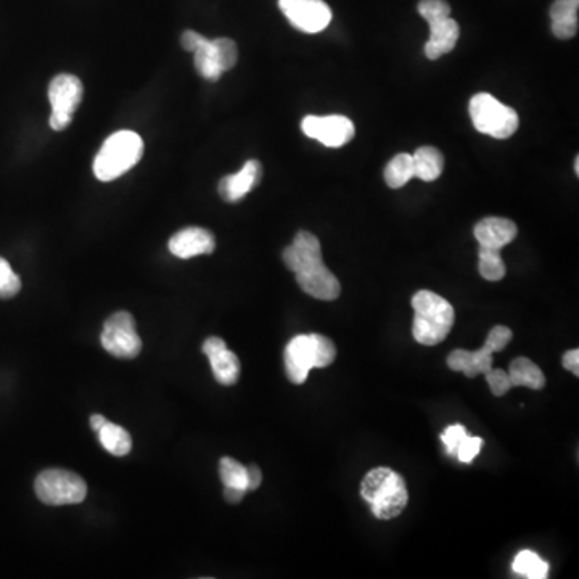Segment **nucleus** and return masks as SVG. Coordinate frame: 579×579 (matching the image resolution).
Returning <instances> with one entry per match:
<instances>
[{"instance_id": "nucleus-21", "label": "nucleus", "mask_w": 579, "mask_h": 579, "mask_svg": "<svg viewBox=\"0 0 579 579\" xmlns=\"http://www.w3.org/2000/svg\"><path fill=\"white\" fill-rule=\"evenodd\" d=\"M208 359H210L211 369H213L216 382L226 386L235 385V383L239 382L240 361L237 358V354L224 348V350L208 356Z\"/></svg>"}, {"instance_id": "nucleus-12", "label": "nucleus", "mask_w": 579, "mask_h": 579, "mask_svg": "<svg viewBox=\"0 0 579 579\" xmlns=\"http://www.w3.org/2000/svg\"><path fill=\"white\" fill-rule=\"evenodd\" d=\"M168 247L177 258L190 259L200 255H211L216 248V239L208 229L187 227L169 239Z\"/></svg>"}, {"instance_id": "nucleus-34", "label": "nucleus", "mask_w": 579, "mask_h": 579, "mask_svg": "<svg viewBox=\"0 0 579 579\" xmlns=\"http://www.w3.org/2000/svg\"><path fill=\"white\" fill-rule=\"evenodd\" d=\"M483 444L485 443L478 436H465L464 441L457 448L456 459H459L462 464H472L475 457L480 454Z\"/></svg>"}, {"instance_id": "nucleus-17", "label": "nucleus", "mask_w": 579, "mask_h": 579, "mask_svg": "<svg viewBox=\"0 0 579 579\" xmlns=\"http://www.w3.org/2000/svg\"><path fill=\"white\" fill-rule=\"evenodd\" d=\"M493 354L488 348L478 351L456 350L448 356V367L454 372H464L469 378L485 375L493 367Z\"/></svg>"}, {"instance_id": "nucleus-22", "label": "nucleus", "mask_w": 579, "mask_h": 579, "mask_svg": "<svg viewBox=\"0 0 579 579\" xmlns=\"http://www.w3.org/2000/svg\"><path fill=\"white\" fill-rule=\"evenodd\" d=\"M97 433H99V440L103 449L110 452L111 456L123 457L128 456L129 452H131V436L120 425L107 422Z\"/></svg>"}, {"instance_id": "nucleus-32", "label": "nucleus", "mask_w": 579, "mask_h": 579, "mask_svg": "<svg viewBox=\"0 0 579 579\" xmlns=\"http://www.w3.org/2000/svg\"><path fill=\"white\" fill-rule=\"evenodd\" d=\"M485 375L486 382H488L491 393H493L494 396H504L514 388L506 370L493 369V367H491Z\"/></svg>"}, {"instance_id": "nucleus-13", "label": "nucleus", "mask_w": 579, "mask_h": 579, "mask_svg": "<svg viewBox=\"0 0 579 579\" xmlns=\"http://www.w3.org/2000/svg\"><path fill=\"white\" fill-rule=\"evenodd\" d=\"M263 177V166L258 160H248L237 174L222 177L219 182V195L227 203H237L247 197Z\"/></svg>"}, {"instance_id": "nucleus-25", "label": "nucleus", "mask_w": 579, "mask_h": 579, "mask_svg": "<svg viewBox=\"0 0 579 579\" xmlns=\"http://www.w3.org/2000/svg\"><path fill=\"white\" fill-rule=\"evenodd\" d=\"M193 62H195L198 74L206 81H218L221 78V66H219L218 58L214 54L213 42L210 39H206L205 44L193 52Z\"/></svg>"}, {"instance_id": "nucleus-38", "label": "nucleus", "mask_w": 579, "mask_h": 579, "mask_svg": "<svg viewBox=\"0 0 579 579\" xmlns=\"http://www.w3.org/2000/svg\"><path fill=\"white\" fill-rule=\"evenodd\" d=\"M563 367L571 372V374H575L576 377L579 375V351L578 350H571L567 351V353L563 354Z\"/></svg>"}, {"instance_id": "nucleus-20", "label": "nucleus", "mask_w": 579, "mask_h": 579, "mask_svg": "<svg viewBox=\"0 0 579 579\" xmlns=\"http://www.w3.org/2000/svg\"><path fill=\"white\" fill-rule=\"evenodd\" d=\"M509 378L512 386H526L531 390H543L546 386V377L528 358H517L509 367Z\"/></svg>"}, {"instance_id": "nucleus-33", "label": "nucleus", "mask_w": 579, "mask_h": 579, "mask_svg": "<svg viewBox=\"0 0 579 579\" xmlns=\"http://www.w3.org/2000/svg\"><path fill=\"white\" fill-rule=\"evenodd\" d=\"M512 330L504 325H496L489 332L486 338L485 348H488L491 353H499V351L506 350V346L512 341Z\"/></svg>"}, {"instance_id": "nucleus-41", "label": "nucleus", "mask_w": 579, "mask_h": 579, "mask_svg": "<svg viewBox=\"0 0 579 579\" xmlns=\"http://www.w3.org/2000/svg\"><path fill=\"white\" fill-rule=\"evenodd\" d=\"M108 420L103 417V415H92L91 417V428L94 432H100V428L107 423Z\"/></svg>"}, {"instance_id": "nucleus-30", "label": "nucleus", "mask_w": 579, "mask_h": 579, "mask_svg": "<svg viewBox=\"0 0 579 579\" xmlns=\"http://www.w3.org/2000/svg\"><path fill=\"white\" fill-rule=\"evenodd\" d=\"M314 346H316V369H324V367H329L335 358H337V348L333 345V341L330 338L324 337V335H319V333H313Z\"/></svg>"}, {"instance_id": "nucleus-3", "label": "nucleus", "mask_w": 579, "mask_h": 579, "mask_svg": "<svg viewBox=\"0 0 579 579\" xmlns=\"http://www.w3.org/2000/svg\"><path fill=\"white\" fill-rule=\"evenodd\" d=\"M144 155V140L132 131L111 134L94 161V174L99 181L111 182L124 176Z\"/></svg>"}, {"instance_id": "nucleus-27", "label": "nucleus", "mask_w": 579, "mask_h": 579, "mask_svg": "<svg viewBox=\"0 0 579 579\" xmlns=\"http://www.w3.org/2000/svg\"><path fill=\"white\" fill-rule=\"evenodd\" d=\"M219 477H221L224 486L248 491L247 467L232 457H222L221 462H219Z\"/></svg>"}, {"instance_id": "nucleus-1", "label": "nucleus", "mask_w": 579, "mask_h": 579, "mask_svg": "<svg viewBox=\"0 0 579 579\" xmlns=\"http://www.w3.org/2000/svg\"><path fill=\"white\" fill-rule=\"evenodd\" d=\"M361 496L378 520L398 517L409 502L406 480L388 467L370 470L361 483Z\"/></svg>"}, {"instance_id": "nucleus-26", "label": "nucleus", "mask_w": 579, "mask_h": 579, "mask_svg": "<svg viewBox=\"0 0 579 579\" xmlns=\"http://www.w3.org/2000/svg\"><path fill=\"white\" fill-rule=\"evenodd\" d=\"M480 255V269L481 277L489 282H499L506 276V264L502 261L501 250H493V248L480 247L478 251Z\"/></svg>"}, {"instance_id": "nucleus-42", "label": "nucleus", "mask_w": 579, "mask_h": 579, "mask_svg": "<svg viewBox=\"0 0 579 579\" xmlns=\"http://www.w3.org/2000/svg\"><path fill=\"white\" fill-rule=\"evenodd\" d=\"M578 165H579V160H578V158H576V160H575V173H576V176H578V174H579V171H578L579 166H578Z\"/></svg>"}, {"instance_id": "nucleus-7", "label": "nucleus", "mask_w": 579, "mask_h": 579, "mask_svg": "<svg viewBox=\"0 0 579 579\" xmlns=\"http://www.w3.org/2000/svg\"><path fill=\"white\" fill-rule=\"evenodd\" d=\"M103 350L120 359H134L142 351V340L136 332V321L126 311L111 314L103 325Z\"/></svg>"}, {"instance_id": "nucleus-40", "label": "nucleus", "mask_w": 579, "mask_h": 579, "mask_svg": "<svg viewBox=\"0 0 579 579\" xmlns=\"http://www.w3.org/2000/svg\"><path fill=\"white\" fill-rule=\"evenodd\" d=\"M245 494H247L245 489L229 488V486H224V497H226V501L230 502V504H239V502H242Z\"/></svg>"}, {"instance_id": "nucleus-24", "label": "nucleus", "mask_w": 579, "mask_h": 579, "mask_svg": "<svg viewBox=\"0 0 579 579\" xmlns=\"http://www.w3.org/2000/svg\"><path fill=\"white\" fill-rule=\"evenodd\" d=\"M517 575L528 579H544L549 576V563L541 559L536 552L522 551L512 563Z\"/></svg>"}, {"instance_id": "nucleus-10", "label": "nucleus", "mask_w": 579, "mask_h": 579, "mask_svg": "<svg viewBox=\"0 0 579 579\" xmlns=\"http://www.w3.org/2000/svg\"><path fill=\"white\" fill-rule=\"evenodd\" d=\"M285 370H287L290 382L295 385H303L308 380L311 369H316V346H314L313 333L311 335H298L288 341L285 348Z\"/></svg>"}, {"instance_id": "nucleus-28", "label": "nucleus", "mask_w": 579, "mask_h": 579, "mask_svg": "<svg viewBox=\"0 0 579 579\" xmlns=\"http://www.w3.org/2000/svg\"><path fill=\"white\" fill-rule=\"evenodd\" d=\"M211 42H213L214 54L218 58L222 73L232 70L237 65V60H239L237 44L232 39H227V37H219V39H214Z\"/></svg>"}, {"instance_id": "nucleus-9", "label": "nucleus", "mask_w": 579, "mask_h": 579, "mask_svg": "<svg viewBox=\"0 0 579 579\" xmlns=\"http://www.w3.org/2000/svg\"><path fill=\"white\" fill-rule=\"evenodd\" d=\"M304 136L319 140L322 145L330 148H340L353 140L356 134L353 121L346 116H314L309 115L301 121Z\"/></svg>"}, {"instance_id": "nucleus-23", "label": "nucleus", "mask_w": 579, "mask_h": 579, "mask_svg": "<svg viewBox=\"0 0 579 579\" xmlns=\"http://www.w3.org/2000/svg\"><path fill=\"white\" fill-rule=\"evenodd\" d=\"M414 177V161L412 155L399 153L386 165L385 182L391 189H401Z\"/></svg>"}, {"instance_id": "nucleus-29", "label": "nucleus", "mask_w": 579, "mask_h": 579, "mask_svg": "<svg viewBox=\"0 0 579 579\" xmlns=\"http://www.w3.org/2000/svg\"><path fill=\"white\" fill-rule=\"evenodd\" d=\"M21 290L20 277L13 272L9 261L0 258V300H10Z\"/></svg>"}, {"instance_id": "nucleus-39", "label": "nucleus", "mask_w": 579, "mask_h": 579, "mask_svg": "<svg viewBox=\"0 0 579 579\" xmlns=\"http://www.w3.org/2000/svg\"><path fill=\"white\" fill-rule=\"evenodd\" d=\"M224 348H227L226 341L219 337H210L203 343L202 351L203 354H206V358H208L211 354L218 353V351L224 350Z\"/></svg>"}, {"instance_id": "nucleus-19", "label": "nucleus", "mask_w": 579, "mask_h": 579, "mask_svg": "<svg viewBox=\"0 0 579 579\" xmlns=\"http://www.w3.org/2000/svg\"><path fill=\"white\" fill-rule=\"evenodd\" d=\"M412 161H414V177H419L420 181H436L443 173L444 157L438 148H417L412 155Z\"/></svg>"}, {"instance_id": "nucleus-5", "label": "nucleus", "mask_w": 579, "mask_h": 579, "mask_svg": "<svg viewBox=\"0 0 579 579\" xmlns=\"http://www.w3.org/2000/svg\"><path fill=\"white\" fill-rule=\"evenodd\" d=\"M34 491L37 499L47 506H73L86 499L87 485L83 478L70 470L49 469L39 473Z\"/></svg>"}, {"instance_id": "nucleus-37", "label": "nucleus", "mask_w": 579, "mask_h": 579, "mask_svg": "<svg viewBox=\"0 0 579 579\" xmlns=\"http://www.w3.org/2000/svg\"><path fill=\"white\" fill-rule=\"evenodd\" d=\"M261 481H263V473L259 470L258 465H250L247 467V488L248 491H255V489L259 488L261 485Z\"/></svg>"}, {"instance_id": "nucleus-35", "label": "nucleus", "mask_w": 579, "mask_h": 579, "mask_svg": "<svg viewBox=\"0 0 579 579\" xmlns=\"http://www.w3.org/2000/svg\"><path fill=\"white\" fill-rule=\"evenodd\" d=\"M467 435L469 433H467V428L464 425H451V427L444 430L443 435H441V441H443L444 448H446L449 456L456 457L457 448H459L460 443L464 441Z\"/></svg>"}, {"instance_id": "nucleus-8", "label": "nucleus", "mask_w": 579, "mask_h": 579, "mask_svg": "<svg viewBox=\"0 0 579 579\" xmlns=\"http://www.w3.org/2000/svg\"><path fill=\"white\" fill-rule=\"evenodd\" d=\"M287 20L303 33H322L332 21V10L324 0H279Z\"/></svg>"}, {"instance_id": "nucleus-2", "label": "nucleus", "mask_w": 579, "mask_h": 579, "mask_svg": "<svg viewBox=\"0 0 579 579\" xmlns=\"http://www.w3.org/2000/svg\"><path fill=\"white\" fill-rule=\"evenodd\" d=\"M412 308L415 313L412 335L417 343L435 346L446 340L456 321L448 300L430 290H420L412 298Z\"/></svg>"}, {"instance_id": "nucleus-16", "label": "nucleus", "mask_w": 579, "mask_h": 579, "mask_svg": "<svg viewBox=\"0 0 579 579\" xmlns=\"http://www.w3.org/2000/svg\"><path fill=\"white\" fill-rule=\"evenodd\" d=\"M428 25H430V39L425 44V55L430 60H438L456 47L460 36L459 25L451 17L440 18Z\"/></svg>"}, {"instance_id": "nucleus-6", "label": "nucleus", "mask_w": 579, "mask_h": 579, "mask_svg": "<svg viewBox=\"0 0 579 579\" xmlns=\"http://www.w3.org/2000/svg\"><path fill=\"white\" fill-rule=\"evenodd\" d=\"M84 87L81 79L73 74H58L49 86V100L52 105L50 128L60 132L70 126L74 111L83 102Z\"/></svg>"}, {"instance_id": "nucleus-14", "label": "nucleus", "mask_w": 579, "mask_h": 579, "mask_svg": "<svg viewBox=\"0 0 579 579\" xmlns=\"http://www.w3.org/2000/svg\"><path fill=\"white\" fill-rule=\"evenodd\" d=\"M296 282L306 295L313 296L316 300H337L341 293L340 282L335 274L325 267L324 263L298 272Z\"/></svg>"}, {"instance_id": "nucleus-15", "label": "nucleus", "mask_w": 579, "mask_h": 579, "mask_svg": "<svg viewBox=\"0 0 579 579\" xmlns=\"http://www.w3.org/2000/svg\"><path fill=\"white\" fill-rule=\"evenodd\" d=\"M473 234L480 243V247L502 250L509 243L514 242L518 229L515 222L510 219L485 218L478 222Z\"/></svg>"}, {"instance_id": "nucleus-18", "label": "nucleus", "mask_w": 579, "mask_h": 579, "mask_svg": "<svg viewBox=\"0 0 579 579\" xmlns=\"http://www.w3.org/2000/svg\"><path fill=\"white\" fill-rule=\"evenodd\" d=\"M579 0H555L551 7L552 33L559 39H571L578 33Z\"/></svg>"}, {"instance_id": "nucleus-31", "label": "nucleus", "mask_w": 579, "mask_h": 579, "mask_svg": "<svg viewBox=\"0 0 579 579\" xmlns=\"http://www.w3.org/2000/svg\"><path fill=\"white\" fill-rule=\"evenodd\" d=\"M417 10L428 23L440 20V18L451 17V7L446 0H422Z\"/></svg>"}, {"instance_id": "nucleus-4", "label": "nucleus", "mask_w": 579, "mask_h": 579, "mask_svg": "<svg viewBox=\"0 0 579 579\" xmlns=\"http://www.w3.org/2000/svg\"><path fill=\"white\" fill-rule=\"evenodd\" d=\"M473 126L494 139H509L517 132L518 113L486 92L473 95L469 105Z\"/></svg>"}, {"instance_id": "nucleus-11", "label": "nucleus", "mask_w": 579, "mask_h": 579, "mask_svg": "<svg viewBox=\"0 0 579 579\" xmlns=\"http://www.w3.org/2000/svg\"><path fill=\"white\" fill-rule=\"evenodd\" d=\"M284 263L295 274L319 266L324 263L321 242L316 235L301 230L295 235L292 245L285 248Z\"/></svg>"}, {"instance_id": "nucleus-36", "label": "nucleus", "mask_w": 579, "mask_h": 579, "mask_svg": "<svg viewBox=\"0 0 579 579\" xmlns=\"http://www.w3.org/2000/svg\"><path fill=\"white\" fill-rule=\"evenodd\" d=\"M206 42V37L202 34L197 33V31H185L181 36V44L187 52H195V50L200 49Z\"/></svg>"}]
</instances>
